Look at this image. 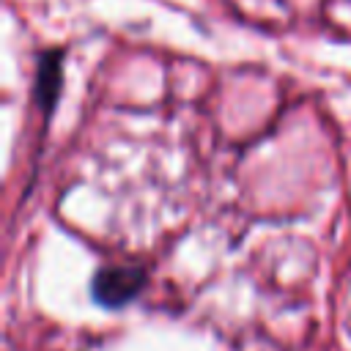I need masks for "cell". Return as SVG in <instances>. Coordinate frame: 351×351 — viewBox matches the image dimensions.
Returning <instances> with one entry per match:
<instances>
[{"instance_id": "1", "label": "cell", "mask_w": 351, "mask_h": 351, "mask_svg": "<svg viewBox=\"0 0 351 351\" xmlns=\"http://www.w3.org/2000/svg\"><path fill=\"white\" fill-rule=\"evenodd\" d=\"M148 285V269L140 263H107L90 277V296L96 304L118 310L134 302Z\"/></svg>"}, {"instance_id": "2", "label": "cell", "mask_w": 351, "mask_h": 351, "mask_svg": "<svg viewBox=\"0 0 351 351\" xmlns=\"http://www.w3.org/2000/svg\"><path fill=\"white\" fill-rule=\"evenodd\" d=\"M66 47H47L36 55V74H33V101L49 123V118L58 110L60 90H63V60H66Z\"/></svg>"}]
</instances>
